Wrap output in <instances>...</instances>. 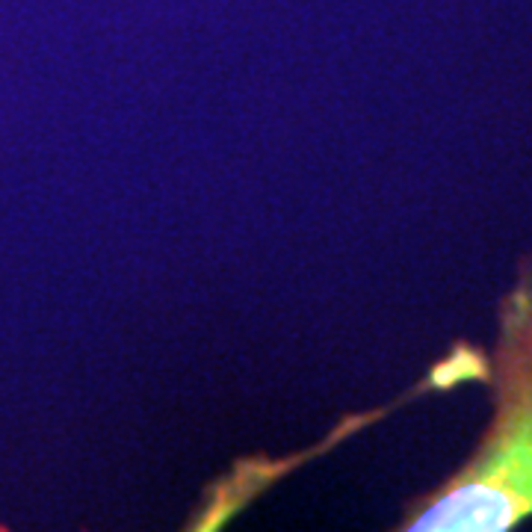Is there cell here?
Instances as JSON below:
<instances>
[{"label": "cell", "mask_w": 532, "mask_h": 532, "mask_svg": "<svg viewBox=\"0 0 532 532\" xmlns=\"http://www.w3.org/2000/svg\"><path fill=\"white\" fill-rule=\"evenodd\" d=\"M494 417L456 473L417 497L399 529L505 532L532 518V257L500 301V337L485 372Z\"/></svg>", "instance_id": "6da1fadb"}]
</instances>
